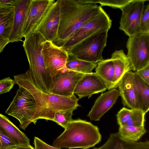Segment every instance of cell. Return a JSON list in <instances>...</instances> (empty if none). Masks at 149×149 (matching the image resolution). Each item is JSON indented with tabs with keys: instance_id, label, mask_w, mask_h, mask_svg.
Listing matches in <instances>:
<instances>
[{
	"instance_id": "cb8c5ba5",
	"label": "cell",
	"mask_w": 149,
	"mask_h": 149,
	"mask_svg": "<svg viewBox=\"0 0 149 149\" xmlns=\"http://www.w3.org/2000/svg\"><path fill=\"white\" fill-rule=\"evenodd\" d=\"M97 63H94L79 59L73 55L68 53L66 67L68 70L84 74L92 73Z\"/></svg>"
},
{
	"instance_id": "ba28073f",
	"label": "cell",
	"mask_w": 149,
	"mask_h": 149,
	"mask_svg": "<svg viewBox=\"0 0 149 149\" xmlns=\"http://www.w3.org/2000/svg\"><path fill=\"white\" fill-rule=\"evenodd\" d=\"M112 20L100 6L99 11L86 22L62 46L68 52L73 47L102 30L109 29Z\"/></svg>"
},
{
	"instance_id": "d590c367",
	"label": "cell",
	"mask_w": 149,
	"mask_h": 149,
	"mask_svg": "<svg viewBox=\"0 0 149 149\" xmlns=\"http://www.w3.org/2000/svg\"><path fill=\"white\" fill-rule=\"evenodd\" d=\"M9 43L8 38H0V53L5 47Z\"/></svg>"
},
{
	"instance_id": "d6a6232c",
	"label": "cell",
	"mask_w": 149,
	"mask_h": 149,
	"mask_svg": "<svg viewBox=\"0 0 149 149\" xmlns=\"http://www.w3.org/2000/svg\"><path fill=\"white\" fill-rule=\"evenodd\" d=\"M33 143L35 149H61L49 145L37 137H34Z\"/></svg>"
},
{
	"instance_id": "5b68a950",
	"label": "cell",
	"mask_w": 149,
	"mask_h": 149,
	"mask_svg": "<svg viewBox=\"0 0 149 149\" xmlns=\"http://www.w3.org/2000/svg\"><path fill=\"white\" fill-rule=\"evenodd\" d=\"M15 84L19 88L5 113L18 120L19 127L25 130L31 123L35 124L36 100L27 87L22 74L14 76Z\"/></svg>"
},
{
	"instance_id": "4dcf8cb0",
	"label": "cell",
	"mask_w": 149,
	"mask_h": 149,
	"mask_svg": "<svg viewBox=\"0 0 149 149\" xmlns=\"http://www.w3.org/2000/svg\"><path fill=\"white\" fill-rule=\"evenodd\" d=\"M15 84L14 80L9 77L0 80V95L9 92Z\"/></svg>"
},
{
	"instance_id": "44dd1931",
	"label": "cell",
	"mask_w": 149,
	"mask_h": 149,
	"mask_svg": "<svg viewBox=\"0 0 149 149\" xmlns=\"http://www.w3.org/2000/svg\"><path fill=\"white\" fill-rule=\"evenodd\" d=\"M133 81L140 110L145 114L149 110V84L135 72H133Z\"/></svg>"
},
{
	"instance_id": "9a60e30c",
	"label": "cell",
	"mask_w": 149,
	"mask_h": 149,
	"mask_svg": "<svg viewBox=\"0 0 149 149\" xmlns=\"http://www.w3.org/2000/svg\"><path fill=\"white\" fill-rule=\"evenodd\" d=\"M31 0H16L13 26L8 38L9 43L23 41L22 31Z\"/></svg>"
},
{
	"instance_id": "8fae6325",
	"label": "cell",
	"mask_w": 149,
	"mask_h": 149,
	"mask_svg": "<svg viewBox=\"0 0 149 149\" xmlns=\"http://www.w3.org/2000/svg\"><path fill=\"white\" fill-rule=\"evenodd\" d=\"M55 0H31L26 14L22 36L24 38L35 33Z\"/></svg>"
},
{
	"instance_id": "7402d4cb",
	"label": "cell",
	"mask_w": 149,
	"mask_h": 149,
	"mask_svg": "<svg viewBox=\"0 0 149 149\" xmlns=\"http://www.w3.org/2000/svg\"><path fill=\"white\" fill-rule=\"evenodd\" d=\"M95 73L106 84L107 89L110 90L114 75V66L111 59H104L98 62Z\"/></svg>"
},
{
	"instance_id": "603a6c76",
	"label": "cell",
	"mask_w": 149,
	"mask_h": 149,
	"mask_svg": "<svg viewBox=\"0 0 149 149\" xmlns=\"http://www.w3.org/2000/svg\"><path fill=\"white\" fill-rule=\"evenodd\" d=\"M14 6L0 8V38H8L12 30Z\"/></svg>"
},
{
	"instance_id": "8992f818",
	"label": "cell",
	"mask_w": 149,
	"mask_h": 149,
	"mask_svg": "<svg viewBox=\"0 0 149 149\" xmlns=\"http://www.w3.org/2000/svg\"><path fill=\"white\" fill-rule=\"evenodd\" d=\"M109 30L104 29L94 33L73 47L68 53L81 60L97 63L104 59L102 54Z\"/></svg>"
},
{
	"instance_id": "1f68e13d",
	"label": "cell",
	"mask_w": 149,
	"mask_h": 149,
	"mask_svg": "<svg viewBox=\"0 0 149 149\" xmlns=\"http://www.w3.org/2000/svg\"><path fill=\"white\" fill-rule=\"evenodd\" d=\"M18 146L9 138L0 132V149H11Z\"/></svg>"
},
{
	"instance_id": "836d02e7",
	"label": "cell",
	"mask_w": 149,
	"mask_h": 149,
	"mask_svg": "<svg viewBox=\"0 0 149 149\" xmlns=\"http://www.w3.org/2000/svg\"><path fill=\"white\" fill-rule=\"evenodd\" d=\"M135 72L143 81L149 84V65Z\"/></svg>"
},
{
	"instance_id": "2e32d148",
	"label": "cell",
	"mask_w": 149,
	"mask_h": 149,
	"mask_svg": "<svg viewBox=\"0 0 149 149\" xmlns=\"http://www.w3.org/2000/svg\"><path fill=\"white\" fill-rule=\"evenodd\" d=\"M119 96L118 91L116 88L102 93L95 100L88 117L91 120H99L116 103Z\"/></svg>"
},
{
	"instance_id": "4316f807",
	"label": "cell",
	"mask_w": 149,
	"mask_h": 149,
	"mask_svg": "<svg viewBox=\"0 0 149 149\" xmlns=\"http://www.w3.org/2000/svg\"><path fill=\"white\" fill-rule=\"evenodd\" d=\"M145 115L140 110L132 109V113L129 119L121 126L144 125Z\"/></svg>"
},
{
	"instance_id": "e575fe53",
	"label": "cell",
	"mask_w": 149,
	"mask_h": 149,
	"mask_svg": "<svg viewBox=\"0 0 149 149\" xmlns=\"http://www.w3.org/2000/svg\"><path fill=\"white\" fill-rule=\"evenodd\" d=\"M16 0H0V8L14 6Z\"/></svg>"
},
{
	"instance_id": "277c9868",
	"label": "cell",
	"mask_w": 149,
	"mask_h": 149,
	"mask_svg": "<svg viewBox=\"0 0 149 149\" xmlns=\"http://www.w3.org/2000/svg\"><path fill=\"white\" fill-rule=\"evenodd\" d=\"M46 40L40 33L36 32L24 38L22 46L34 83L40 90L49 93L52 77L45 69L42 54L43 44Z\"/></svg>"
},
{
	"instance_id": "484cf974",
	"label": "cell",
	"mask_w": 149,
	"mask_h": 149,
	"mask_svg": "<svg viewBox=\"0 0 149 149\" xmlns=\"http://www.w3.org/2000/svg\"><path fill=\"white\" fill-rule=\"evenodd\" d=\"M73 110L58 111L56 112L52 121L65 129L73 119Z\"/></svg>"
},
{
	"instance_id": "7a4b0ae2",
	"label": "cell",
	"mask_w": 149,
	"mask_h": 149,
	"mask_svg": "<svg viewBox=\"0 0 149 149\" xmlns=\"http://www.w3.org/2000/svg\"><path fill=\"white\" fill-rule=\"evenodd\" d=\"M22 75L27 88L36 100L35 120L36 123L39 119L52 121L56 112L74 110L80 106L78 102L79 99L74 95L65 97L46 93L40 90L34 83L29 69Z\"/></svg>"
},
{
	"instance_id": "5bb4252c",
	"label": "cell",
	"mask_w": 149,
	"mask_h": 149,
	"mask_svg": "<svg viewBox=\"0 0 149 149\" xmlns=\"http://www.w3.org/2000/svg\"><path fill=\"white\" fill-rule=\"evenodd\" d=\"M107 89L106 84L95 73L84 74L77 84L74 94L79 99L88 97V98L95 94L102 93Z\"/></svg>"
},
{
	"instance_id": "f546056e",
	"label": "cell",
	"mask_w": 149,
	"mask_h": 149,
	"mask_svg": "<svg viewBox=\"0 0 149 149\" xmlns=\"http://www.w3.org/2000/svg\"><path fill=\"white\" fill-rule=\"evenodd\" d=\"M132 110L126 107L122 108L116 115L118 124L122 126L129 118L132 113Z\"/></svg>"
},
{
	"instance_id": "d6986e66",
	"label": "cell",
	"mask_w": 149,
	"mask_h": 149,
	"mask_svg": "<svg viewBox=\"0 0 149 149\" xmlns=\"http://www.w3.org/2000/svg\"><path fill=\"white\" fill-rule=\"evenodd\" d=\"M93 149H149V142H137L126 140L118 133L111 134L107 141L102 146Z\"/></svg>"
},
{
	"instance_id": "ffe728a7",
	"label": "cell",
	"mask_w": 149,
	"mask_h": 149,
	"mask_svg": "<svg viewBox=\"0 0 149 149\" xmlns=\"http://www.w3.org/2000/svg\"><path fill=\"white\" fill-rule=\"evenodd\" d=\"M114 66V75L110 90L118 87L119 82L124 75L132 70V66L127 55L123 50H116L110 58Z\"/></svg>"
},
{
	"instance_id": "f1b7e54d",
	"label": "cell",
	"mask_w": 149,
	"mask_h": 149,
	"mask_svg": "<svg viewBox=\"0 0 149 149\" xmlns=\"http://www.w3.org/2000/svg\"><path fill=\"white\" fill-rule=\"evenodd\" d=\"M149 33V4L145 6L140 19L139 33Z\"/></svg>"
},
{
	"instance_id": "d4e9b609",
	"label": "cell",
	"mask_w": 149,
	"mask_h": 149,
	"mask_svg": "<svg viewBox=\"0 0 149 149\" xmlns=\"http://www.w3.org/2000/svg\"><path fill=\"white\" fill-rule=\"evenodd\" d=\"M144 125L119 126L118 133L122 138L137 142L146 133Z\"/></svg>"
},
{
	"instance_id": "ac0fdd59",
	"label": "cell",
	"mask_w": 149,
	"mask_h": 149,
	"mask_svg": "<svg viewBox=\"0 0 149 149\" xmlns=\"http://www.w3.org/2000/svg\"><path fill=\"white\" fill-rule=\"evenodd\" d=\"M0 132L17 146L30 145V140L6 116L0 113Z\"/></svg>"
},
{
	"instance_id": "7c38bea8",
	"label": "cell",
	"mask_w": 149,
	"mask_h": 149,
	"mask_svg": "<svg viewBox=\"0 0 149 149\" xmlns=\"http://www.w3.org/2000/svg\"><path fill=\"white\" fill-rule=\"evenodd\" d=\"M84 74L70 70L59 73L52 77L49 93L65 97L74 94V90Z\"/></svg>"
},
{
	"instance_id": "83f0119b",
	"label": "cell",
	"mask_w": 149,
	"mask_h": 149,
	"mask_svg": "<svg viewBox=\"0 0 149 149\" xmlns=\"http://www.w3.org/2000/svg\"><path fill=\"white\" fill-rule=\"evenodd\" d=\"M132 0H86L88 3L96 4L99 3L100 6H107L114 8L121 9Z\"/></svg>"
},
{
	"instance_id": "8d00e7d4",
	"label": "cell",
	"mask_w": 149,
	"mask_h": 149,
	"mask_svg": "<svg viewBox=\"0 0 149 149\" xmlns=\"http://www.w3.org/2000/svg\"><path fill=\"white\" fill-rule=\"evenodd\" d=\"M11 149H35L31 146H19Z\"/></svg>"
},
{
	"instance_id": "6da1fadb",
	"label": "cell",
	"mask_w": 149,
	"mask_h": 149,
	"mask_svg": "<svg viewBox=\"0 0 149 149\" xmlns=\"http://www.w3.org/2000/svg\"><path fill=\"white\" fill-rule=\"evenodd\" d=\"M60 20L56 40L53 43L62 47L86 22L99 11L100 6L86 0H58Z\"/></svg>"
},
{
	"instance_id": "4fadbf2b",
	"label": "cell",
	"mask_w": 149,
	"mask_h": 149,
	"mask_svg": "<svg viewBox=\"0 0 149 149\" xmlns=\"http://www.w3.org/2000/svg\"><path fill=\"white\" fill-rule=\"evenodd\" d=\"M59 20V5L58 0L52 4L35 32L39 33L46 40L54 43L57 37Z\"/></svg>"
},
{
	"instance_id": "e0dca14e",
	"label": "cell",
	"mask_w": 149,
	"mask_h": 149,
	"mask_svg": "<svg viewBox=\"0 0 149 149\" xmlns=\"http://www.w3.org/2000/svg\"><path fill=\"white\" fill-rule=\"evenodd\" d=\"M118 91L124 106L131 109L140 110L133 81V72H127L118 85Z\"/></svg>"
},
{
	"instance_id": "3957f363",
	"label": "cell",
	"mask_w": 149,
	"mask_h": 149,
	"mask_svg": "<svg viewBox=\"0 0 149 149\" xmlns=\"http://www.w3.org/2000/svg\"><path fill=\"white\" fill-rule=\"evenodd\" d=\"M102 136L97 126L79 119L72 120L64 132L54 141L57 148L88 149L101 141Z\"/></svg>"
},
{
	"instance_id": "9c48e42d",
	"label": "cell",
	"mask_w": 149,
	"mask_h": 149,
	"mask_svg": "<svg viewBox=\"0 0 149 149\" xmlns=\"http://www.w3.org/2000/svg\"><path fill=\"white\" fill-rule=\"evenodd\" d=\"M42 54L45 69L52 77L68 71L66 67L68 53L62 47L46 40L43 44Z\"/></svg>"
},
{
	"instance_id": "52a82bcc",
	"label": "cell",
	"mask_w": 149,
	"mask_h": 149,
	"mask_svg": "<svg viewBox=\"0 0 149 149\" xmlns=\"http://www.w3.org/2000/svg\"><path fill=\"white\" fill-rule=\"evenodd\" d=\"M129 37L126 55L132 70L136 72L149 65V33H139Z\"/></svg>"
},
{
	"instance_id": "30bf717a",
	"label": "cell",
	"mask_w": 149,
	"mask_h": 149,
	"mask_svg": "<svg viewBox=\"0 0 149 149\" xmlns=\"http://www.w3.org/2000/svg\"><path fill=\"white\" fill-rule=\"evenodd\" d=\"M147 0H132L122 8L119 29L129 37L139 33L142 13Z\"/></svg>"
}]
</instances>
